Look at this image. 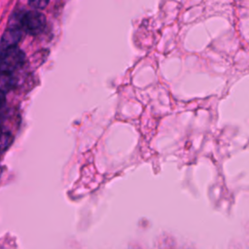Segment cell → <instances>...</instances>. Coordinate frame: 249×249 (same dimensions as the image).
Masks as SVG:
<instances>
[{"mask_svg":"<svg viewBox=\"0 0 249 249\" xmlns=\"http://www.w3.org/2000/svg\"><path fill=\"white\" fill-rule=\"evenodd\" d=\"M13 143V135L10 131L1 128L0 129V152L6 151Z\"/></svg>","mask_w":249,"mask_h":249,"instance_id":"obj_5","label":"cell"},{"mask_svg":"<svg viewBox=\"0 0 249 249\" xmlns=\"http://www.w3.org/2000/svg\"><path fill=\"white\" fill-rule=\"evenodd\" d=\"M16 81L10 72L0 71V91L6 93L15 87Z\"/></svg>","mask_w":249,"mask_h":249,"instance_id":"obj_4","label":"cell"},{"mask_svg":"<svg viewBox=\"0 0 249 249\" xmlns=\"http://www.w3.org/2000/svg\"><path fill=\"white\" fill-rule=\"evenodd\" d=\"M24 61V53L17 46L3 49L0 53V71L12 73L20 68Z\"/></svg>","mask_w":249,"mask_h":249,"instance_id":"obj_1","label":"cell"},{"mask_svg":"<svg viewBox=\"0 0 249 249\" xmlns=\"http://www.w3.org/2000/svg\"><path fill=\"white\" fill-rule=\"evenodd\" d=\"M6 93L0 91V110L3 109L4 105H5V102H6V96H5Z\"/></svg>","mask_w":249,"mask_h":249,"instance_id":"obj_7","label":"cell"},{"mask_svg":"<svg viewBox=\"0 0 249 249\" xmlns=\"http://www.w3.org/2000/svg\"><path fill=\"white\" fill-rule=\"evenodd\" d=\"M50 0H29V3L35 9H43L45 8Z\"/></svg>","mask_w":249,"mask_h":249,"instance_id":"obj_6","label":"cell"},{"mask_svg":"<svg viewBox=\"0 0 249 249\" xmlns=\"http://www.w3.org/2000/svg\"><path fill=\"white\" fill-rule=\"evenodd\" d=\"M21 29L31 35L39 34L46 25V18L43 14L35 11L22 14L20 20Z\"/></svg>","mask_w":249,"mask_h":249,"instance_id":"obj_2","label":"cell"},{"mask_svg":"<svg viewBox=\"0 0 249 249\" xmlns=\"http://www.w3.org/2000/svg\"><path fill=\"white\" fill-rule=\"evenodd\" d=\"M21 28L18 26L15 25H10L4 32L1 42H0V47L1 50L9 48V47H15L17 44L19 42L21 38Z\"/></svg>","mask_w":249,"mask_h":249,"instance_id":"obj_3","label":"cell"}]
</instances>
